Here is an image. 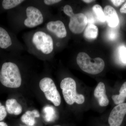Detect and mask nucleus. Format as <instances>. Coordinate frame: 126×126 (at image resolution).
I'll return each mask as SVG.
<instances>
[{"label":"nucleus","instance_id":"obj_8","mask_svg":"<svg viewBox=\"0 0 126 126\" xmlns=\"http://www.w3.org/2000/svg\"><path fill=\"white\" fill-rule=\"evenodd\" d=\"M60 87L66 102L70 105L75 103L77 93V84L74 79L71 78H65L61 81Z\"/></svg>","mask_w":126,"mask_h":126},{"label":"nucleus","instance_id":"obj_3","mask_svg":"<svg viewBox=\"0 0 126 126\" xmlns=\"http://www.w3.org/2000/svg\"><path fill=\"white\" fill-rule=\"evenodd\" d=\"M22 81V73L19 64L13 61L2 64L0 70V82L3 86L17 88L20 87Z\"/></svg>","mask_w":126,"mask_h":126},{"label":"nucleus","instance_id":"obj_12","mask_svg":"<svg viewBox=\"0 0 126 126\" xmlns=\"http://www.w3.org/2000/svg\"><path fill=\"white\" fill-rule=\"evenodd\" d=\"M94 95L97 99L99 106L106 107L108 105L109 100L106 95V87L102 82H100L95 88Z\"/></svg>","mask_w":126,"mask_h":126},{"label":"nucleus","instance_id":"obj_21","mask_svg":"<svg viewBox=\"0 0 126 126\" xmlns=\"http://www.w3.org/2000/svg\"><path fill=\"white\" fill-rule=\"evenodd\" d=\"M62 1L61 0H38V1L41 5L44 6L48 7L50 6L59 3Z\"/></svg>","mask_w":126,"mask_h":126},{"label":"nucleus","instance_id":"obj_2","mask_svg":"<svg viewBox=\"0 0 126 126\" xmlns=\"http://www.w3.org/2000/svg\"><path fill=\"white\" fill-rule=\"evenodd\" d=\"M22 39L26 51L30 54L44 60L51 58L53 55L54 40L43 27L24 33Z\"/></svg>","mask_w":126,"mask_h":126},{"label":"nucleus","instance_id":"obj_1","mask_svg":"<svg viewBox=\"0 0 126 126\" xmlns=\"http://www.w3.org/2000/svg\"><path fill=\"white\" fill-rule=\"evenodd\" d=\"M13 10L14 26L18 32L38 27L50 18L48 7L41 5L38 0H26Z\"/></svg>","mask_w":126,"mask_h":126},{"label":"nucleus","instance_id":"obj_16","mask_svg":"<svg viewBox=\"0 0 126 126\" xmlns=\"http://www.w3.org/2000/svg\"><path fill=\"white\" fill-rule=\"evenodd\" d=\"M119 94L113 95L112 98L116 105L123 103L126 98V82L122 85L119 90Z\"/></svg>","mask_w":126,"mask_h":126},{"label":"nucleus","instance_id":"obj_5","mask_svg":"<svg viewBox=\"0 0 126 126\" xmlns=\"http://www.w3.org/2000/svg\"><path fill=\"white\" fill-rule=\"evenodd\" d=\"M39 86L47 100L51 102L56 107L60 105L61 96L52 79L49 77L43 78L40 81Z\"/></svg>","mask_w":126,"mask_h":126},{"label":"nucleus","instance_id":"obj_10","mask_svg":"<svg viewBox=\"0 0 126 126\" xmlns=\"http://www.w3.org/2000/svg\"><path fill=\"white\" fill-rule=\"evenodd\" d=\"M126 115V103L120 104L114 107L108 119L109 126H120Z\"/></svg>","mask_w":126,"mask_h":126},{"label":"nucleus","instance_id":"obj_29","mask_svg":"<svg viewBox=\"0 0 126 126\" xmlns=\"http://www.w3.org/2000/svg\"></svg>","mask_w":126,"mask_h":126},{"label":"nucleus","instance_id":"obj_20","mask_svg":"<svg viewBox=\"0 0 126 126\" xmlns=\"http://www.w3.org/2000/svg\"><path fill=\"white\" fill-rule=\"evenodd\" d=\"M115 28L110 27L107 33V37L109 40L114 41L117 38L118 33L116 29Z\"/></svg>","mask_w":126,"mask_h":126},{"label":"nucleus","instance_id":"obj_6","mask_svg":"<svg viewBox=\"0 0 126 126\" xmlns=\"http://www.w3.org/2000/svg\"><path fill=\"white\" fill-rule=\"evenodd\" d=\"M0 48L3 49L12 48L15 53L19 54L26 51L24 45L1 27H0Z\"/></svg>","mask_w":126,"mask_h":126},{"label":"nucleus","instance_id":"obj_11","mask_svg":"<svg viewBox=\"0 0 126 126\" xmlns=\"http://www.w3.org/2000/svg\"><path fill=\"white\" fill-rule=\"evenodd\" d=\"M104 13L106 20L109 27L115 28L118 25L119 18L116 10L110 5H107L104 8Z\"/></svg>","mask_w":126,"mask_h":126},{"label":"nucleus","instance_id":"obj_28","mask_svg":"<svg viewBox=\"0 0 126 126\" xmlns=\"http://www.w3.org/2000/svg\"><path fill=\"white\" fill-rule=\"evenodd\" d=\"M60 126V125H56V126Z\"/></svg>","mask_w":126,"mask_h":126},{"label":"nucleus","instance_id":"obj_26","mask_svg":"<svg viewBox=\"0 0 126 126\" xmlns=\"http://www.w3.org/2000/svg\"><path fill=\"white\" fill-rule=\"evenodd\" d=\"M0 126H8L6 123L4 122H0Z\"/></svg>","mask_w":126,"mask_h":126},{"label":"nucleus","instance_id":"obj_25","mask_svg":"<svg viewBox=\"0 0 126 126\" xmlns=\"http://www.w3.org/2000/svg\"><path fill=\"white\" fill-rule=\"evenodd\" d=\"M120 11L121 13L126 14V2L121 7Z\"/></svg>","mask_w":126,"mask_h":126},{"label":"nucleus","instance_id":"obj_23","mask_svg":"<svg viewBox=\"0 0 126 126\" xmlns=\"http://www.w3.org/2000/svg\"><path fill=\"white\" fill-rule=\"evenodd\" d=\"M85 98L83 95L77 94L75 98V103L78 104H82L84 102Z\"/></svg>","mask_w":126,"mask_h":126},{"label":"nucleus","instance_id":"obj_14","mask_svg":"<svg viewBox=\"0 0 126 126\" xmlns=\"http://www.w3.org/2000/svg\"><path fill=\"white\" fill-rule=\"evenodd\" d=\"M39 117V113L37 110L27 111L22 115L21 120L22 122L27 126H33L36 123L35 118Z\"/></svg>","mask_w":126,"mask_h":126},{"label":"nucleus","instance_id":"obj_22","mask_svg":"<svg viewBox=\"0 0 126 126\" xmlns=\"http://www.w3.org/2000/svg\"><path fill=\"white\" fill-rule=\"evenodd\" d=\"M7 116V111L5 106H2L0 102V121L5 119Z\"/></svg>","mask_w":126,"mask_h":126},{"label":"nucleus","instance_id":"obj_9","mask_svg":"<svg viewBox=\"0 0 126 126\" xmlns=\"http://www.w3.org/2000/svg\"><path fill=\"white\" fill-rule=\"evenodd\" d=\"M69 21L68 24L69 29L73 33H81L88 24L87 18L85 15L82 13L73 14L68 16Z\"/></svg>","mask_w":126,"mask_h":126},{"label":"nucleus","instance_id":"obj_19","mask_svg":"<svg viewBox=\"0 0 126 126\" xmlns=\"http://www.w3.org/2000/svg\"><path fill=\"white\" fill-rule=\"evenodd\" d=\"M119 61L123 64L126 65V47L124 45L119 46L118 49Z\"/></svg>","mask_w":126,"mask_h":126},{"label":"nucleus","instance_id":"obj_27","mask_svg":"<svg viewBox=\"0 0 126 126\" xmlns=\"http://www.w3.org/2000/svg\"><path fill=\"white\" fill-rule=\"evenodd\" d=\"M94 0H83L84 2H86V3H90V2H93Z\"/></svg>","mask_w":126,"mask_h":126},{"label":"nucleus","instance_id":"obj_30","mask_svg":"<svg viewBox=\"0 0 126 126\" xmlns=\"http://www.w3.org/2000/svg\"></svg>","mask_w":126,"mask_h":126},{"label":"nucleus","instance_id":"obj_15","mask_svg":"<svg viewBox=\"0 0 126 126\" xmlns=\"http://www.w3.org/2000/svg\"><path fill=\"white\" fill-rule=\"evenodd\" d=\"M98 29L97 27L94 24H88L84 33V36L88 40L95 39L97 37Z\"/></svg>","mask_w":126,"mask_h":126},{"label":"nucleus","instance_id":"obj_17","mask_svg":"<svg viewBox=\"0 0 126 126\" xmlns=\"http://www.w3.org/2000/svg\"><path fill=\"white\" fill-rule=\"evenodd\" d=\"M25 0H4L2 1V6L5 10L15 9L25 2Z\"/></svg>","mask_w":126,"mask_h":126},{"label":"nucleus","instance_id":"obj_24","mask_svg":"<svg viewBox=\"0 0 126 126\" xmlns=\"http://www.w3.org/2000/svg\"><path fill=\"white\" fill-rule=\"evenodd\" d=\"M113 4L116 7H118L124 3L125 0H111Z\"/></svg>","mask_w":126,"mask_h":126},{"label":"nucleus","instance_id":"obj_18","mask_svg":"<svg viewBox=\"0 0 126 126\" xmlns=\"http://www.w3.org/2000/svg\"><path fill=\"white\" fill-rule=\"evenodd\" d=\"M92 9L97 21L104 23L106 21V18L101 6L98 4L95 5L93 6Z\"/></svg>","mask_w":126,"mask_h":126},{"label":"nucleus","instance_id":"obj_7","mask_svg":"<svg viewBox=\"0 0 126 126\" xmlns=\"http://www.w3.org/2000/svg\"><path fill=\"white\" fill-rule=\"evenodd\" d=\"M43 27L51 35L54 40V38L63 39L67 35V31L64 23L59 20H54L50 18L45 23Z\"/></svg>","mask_w":126,"mask_h":126},{"label":"nucleus","instance_id":"obj_4","mask_svg":"<svg viewBox=\"0 0 126 126\" xmlns=\"http://www.w3.org/2000/svg\"><path fill=\"white\" fill-rule=\"evenodd\" d=\"M77 63L84 72L91 74H98L104 69L105 63L102 59L97 58L92 59L84 52H80L78 55Z\"/></svg>","mask_w":126,"mask_h":126},{"label":"nucleus","instance_id":"obj_13","mask_svg":"<svg viewBox=\"0 0 126 126\" xmlns=\"http://www.w3.org/2000/svg\"><path fill=\"white\" fill-rule=\"evenodd\" d=\"M6 108L9 114L19 115L22 112V107L16 99H7L6 102Z\"/></svg>","mask_w":126,"mask_h":126}]
</instances>
